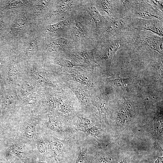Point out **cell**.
I'll return each mask as SVG.
<instances>
[{
	"instance_id": "1",
	"label": "cell",
	"mask_w": 163,
	"mask_h": 163,
	"mask_svg": "<svg viewBox=\"0 0 163 163\" xmlns=\"http://www.w3.org/2000/svg\"><path fill=\"white\" fill-rule=\"evenodd\" d=\"M151 105L142 101L126 100L124 96L114 102L108 112L113 141L128 140L136 136Z\"/></svg>"
},
{
	"instance_id": "2",
	"label": "cell",
	"mask_w": 163,
	"mask_h": 163,
	"mask_svg": "<svg viewBox=\"0 0 163 163\" xmlns=\"http://www.w3.org/2000/svg\"><path fill=\"white\" fill-rule=\"evenodd\" d=\"M163 154L162 104L152 105L139 132L135 136Z\"/></svg>"
},
{
	"instance_id": "3",
	"label": "cell",
	"mask_w": 163,
	"mask_h": 163,
	"mask_svg": "<svg viewBox=\"0 0 163 163\" xmlns=\"http://www.w3.org/2000/svg\"><path fill=\"white\" fill-rule=\"evenodd\" d=\"M126 45L146 51L158 60L163 59V37L150 31L133 29L129 33Z\"/></svg>"
},
{
	"instance_id": "4",
	"label": "cell",
	"mask_w": 163,
	"mask_h": 163,
	"mask_svg": "<svg viewBox=\"0 0 163 163\" xmlns=\"http://www.w3.org/2000/svg\"><path fill=\"white\" fill-rule=\"evenodd\" d=\"M129 32L118 35L105 39L99 46L96 55H94L97 64L108 68L111 65L112 60L117 51L126 45Z\"/></svg>"
},
{
	"instance_id": "5",
	"label": "cell",
	"mask_w": 163,
	"mask_h": 163,
	"mask_svg": "<svg viewBox=\"0 0 163 163\" xmlns=\"http://www.w3.org/2000/svg\"><path fill=\"white\" fill-rule=\"evenodd\" d=\"M75 70L72 73H63L61 74L63 83L70 81L77 82L86 86L92 95L99 91L102 85L101 78L97 75L91 71L81 69Z\"/></svg>"
},
{
	"instance_id": "6",
	"label": "cell",
	"mask_w": 163,
	"mask_h": 163,
	"mask_svg": "<svg viewBox=\"0 0 163 163\" xmlns=\"http://www.w3.org/2000/svg\"><path fill=\"white\" fill-rule=\"evenodd\" d=\"M132 18L129 15L119 19L109 18L101 31L105 39H108L134 29Z\"/></svg>"
},
{
	"instance_id": "7",
	"label": "cell",
	"mask_w": 163,
	"mask_h": 163,
	"mask_svg": "<svg viewBox=\"0 0 163 163\" xmlns=\"http://www.w3.org/2000/svg\"><path fill=\"white\" fill-rule=\"evenodd\" d=\"M132 18L163 20V13L153 8L145 0H134L128 14Z\"/></svg>"
},
{
	"instance_id": "8",
	"label": "cell",
	"mask_w": 163,
	"mask_h": 163,
	"mask_svg": "<svg viewBox=\"0 0 163 163\" xmlns=\"http://www.w3.org/2000/svg\"><path fill=\"white\" fill-rule=\"evenodd\" d=\"M93 104L96 106L99 113L100 123L109 126L107 114L109 111L110 96L107 88L102 86L100 91L92 95Z\"/></svg>"
},
{
	"instance_id": "9",
	"label": "cell",
	"mask_w": 163,
	"mask_h": 163,
	"mask_svg": "<svg viewBox=\"0 0 163 163\" xmlns=\"http://www.w3.org/2000/svg\"><path fill=\"white\" fill-rule=\"evenodd\" d=\"M117 142L118 148L114 163H141V157H142L129 143L124 141Z\"/></svg>"
},
{
	"instance_id": "10",
	"label": "cell",
	"mask_w": 163,
	"mask_h": 163,
	"mask_svg": "<svg viewBox=\"0 0 163 163\" xmlns=\"http://www.w3.org/2000/svg\"><path fill=\"white\" fill-rule=\"evenodd\" d=\"M63 85L72 92L82 107L86 108L92 106V96L91 92L86 86L74 81L64 82Z\"/></svg>"
},
{
	"instance_id": "11",
	"label": "cell",
	"mask_w": 163,
	"mask_h": 163,
	"mask_svg": "<svg viewBox=\"0 0 163 163\" xmlns=\"http://www.w3.org/2000/svg\"><path fill=\"white\" fill-rule=\"evenodd\" d=\"M134 28L139 31H150L163 37V20L155 18L144 19L132 18Z\"/></svg>"
},
{
	"instance_id": "12",
	"label": "cell",
	"mask_w": 163,
	"mask_h": 163,
	"mask_svg": "<svg viewBox=\"0 0 163 163\" xmlns=\"http://www.w3.org/2000/svg\"><path fill=\"white\" fill-rule=\"evenodd\" d=\"M58 92L54 93L57 107L65 114H69L72 111V103L75 100L72 92L68 88L63 85Z\"/></svg>"
},
{
	"instance_id": "13",
	"label": "cell",
	"mask_w": 163,
	"mask_h": 163,
	"mask_svg": "<svg viewBox=\"0 0 163 163\" xmlns=\"http://www.w3.org/2000/svg\"><path fill=\"white\" fill-rule=\"evenodd\" d=\"M95 2V5L98 11L105 12L109 18L119 19L116 9L115 0H96Z\"/></svg>"
},
{
	"instance_id": "14",
	"label": "cell",
	"mask_w": 163,
	"mask_h": 163,
	"mask_svg": "<svg viewBox=\"0 0 163 163\" xmlns=\"http://www.w3.org/2000/svg\"><path fill=\"white\" fill-rule=\"evenodd\" d=\"M132 82L130 77L121 78L119 74L115 73L112 77L106 78L105 82L107 85L113 87L117 92L120 89L126 90Z\"/></svg>"
},
{
	"instance_id": "15",
	"label": "cell",
	"mask_w": 163,
	"mask_h": 163,
	"mask_svg": "<svg viewBox=\"0 0 163 163\" xmlns=\"http://www.w3.org/2000/svg\"><path fill=\"white\" fill-rule=\"evenodd\" d=\"M88 10L95 23L96 31H100L106 24L109 18L102 15L94 5H90L88 7Z\"/></svg>"
},
{
	"instance_id": "16",
	"label": "cell",
	"mask_w": 163,
	"mask_h": 163,
	"mask_svg": "<svg viewBox=\"0 0 163 163\" xmlns=\"http://www.w3.org/2000/svg\"><path fill=\"white\" fill-rule=\"evenodd\" d=\"M70 57L74 61L88 64L94 62L97 64L93 51L86 50L75 51L70 54Z\"/></svg>"
},
{
	"instance_id": "17",
	"label": "cell",
	"mask_w": 163,
	"mask_h": 163,
	"mask_svg": "<svg viewBox=\"0 0 163 163\" xmlns=\"http://www.w3.org/2000/svg\"><path fill=\"white\" fill-rule=\"evenodd\" d=\"M114 146L112 152L98 153L93 158V163H114L116 159L118 148V143L114 142Z\"/></svg>"
},
{
	"instance_id": "18",
	"label": "cell",
	"mask_w": 163,
	"mask_h": 163,
	"mask_svg": "<svg viewBox=\"0 0 163 163\" xmlns=\"http://www.w3.org/2000/svg\"><path fill=\"white\" fill-rule=\"evenodd\" d=\"M50 63L59 66L64 71L63 73H73L75 70L73 69V67L75 66H80L86 68L84 65L74 64L68 59L59 57L55 58L50 61Z\"/></svg>"
},
{
	"instance_id": "19",
	"label": "cell",
	"mask_w": 163,
	"mask_h": 163,
	"mask_svg": "<svg viewBox=\"0 0 163 163\" xmlns=\"http://www.w3.org/2000/svg\"><path fill=\"white\" fill-rule=\"evenodd\" d=\"M134 0H115L116 9L118 18H122L128 15Z\"/></svg>"
},
{
	"instance_id": "20",
	"label": "cell",
	"mask_w": 163,
	"mask_h": 163,
	"mask_svg": "<svg viewBox=\"0 0 163 163\" xmlns=\"http://www.w3.org/2000/svg\"><path fill=\"white\" fill-rule=\"evenodd\" d=\"M8 147L10 153L20 159L25 160L27 158V153L25 149L18 142L15 140L10 141Z\"/></svg>"
},
{
	"instance_id": "21",
	"label": "cell",
	"mask_w": 163,
	"mask_h": 163,
	"mask_svg": "<svg viewBox=\"0 0 163 163\" xmlns=\"http://www.w3.org/2000/svg\"><path fill=\"white\" fill-rule=\"evenodd\" d=\"M68 41L64 38H60L50 41L47 45L46 49L47 52H59L62 51L67 46Z\"/></svg>"
},
{
	"instance_id": "22",
	"label": "cell",
	"mask_w": 163,
	"mask_h": 163,
	"mask_svg": "<svg viewBox=\"0 0 163 163\" xmlns=\"http://www.w3.org/2000/svg\"><path fill=\"white\" fill-rule=\"evenodd\" d=\"M63 147L62 143L59 141H54L50 144V148L55 160L58 163L63 160L62 151Z\"/></svg>"
},
{
	"instance_id": "23",
	"label": "cell",
	"mask_w": 163,
	"mask_h": 163,
	"mask_svg": "<svg viewBox=\"0 0 163 163\" xmlns=\"http://www.w3.org/2000/svg\"><path fill=\"white\" fill-rule=\"evenodd\" d=\"M37 121L30 120L24 125L23 133L25 138L28 140H33L35 136Z\"/></svg>"
},
{
	"instance_id": "24",
	"label": "cell",
	"mask_w": 163,
	"mask_h": 163,
	"mask_svg": "<svg viewBox=\"0 0 163 163\" xmlns=\"http://www.w3.org/2000/svg\"><path fill=\"white\" fill-rule=\"evenodd\" d=\"M75 1L74 0L61 1L57 9L51 13V16L59 15L67 12L74 6Z\"/></svg>"
},
{
	"instance_id": "25",
	"label": "cell",
	"mask_w": 163,
	"mask_h": 163,
	"mask_svg": "<svg viewBox=\"0 0 163 163\" xmlns=\"http://www.w3.org/2000/svg\"><path fill=\"white\" fill-rule=\"evenodd\" d=\"M72 36L78 39L84 38L87 36V32L84 26L80 22L75 20L74 30Z\"/></svg>"
},
{
	"instance_id": "26",
	"label": "cell",
	"mask_w": 163,
	"mask_h": 163,
	"mask_svg": "<svg viewBox=\"0 0 163 163\" xmlns=\"http://www.w3.org/2000/svg\"><path fill=\"white\" fill-rule=\"evenodd\" d=\"M38 39L37 37H35L28 43L25 51V54L27 57L35 54L38 51Z\"/></svg>"
},
{
	"instance_id": "27",
	"label": "cell",
	"mask_w": 163,
	"mask_h": 163,
	"mask_svg": "<svg viewBox=\"0 0 163 163\" xmlns=\"http://www.w3.org/2000/svg\"><path fill=\"white\" fill-rule=\"evenodd\" d=\"M47 125L48 127L51 130L56 132H60L62 129L57 118L53 115L49 114L48 115V121Z\"/></svg>"
},
{
	"instance_id": "28",
	"label": "cell",
	"mask_w": 163,
	"mask_h": 163,
	"mask_svg": "<svg viewBox=\"0 0 163 163\" xmlns=\"http://www.w3.org/2000/svg\"><path fill=\"white\" fill-rule=\"evenodd\" d=\"M77 125L79 130L84 132L94 125L91 120L88 117L84 115L78 117Z\"/></svg>"
},
{
	"instance_id": "29",
	"label": "cell",
	"mask_w": 163,
	"mask_h": 163,
	"mask_svg": "<svg viewBox=\"0 0 163 163\" xmlns=\"http://www.w3.org/2000/svg\"><path fill=\"white\" fill-rule=\"evenodd\" d=\"M69 23V20L67 19L56 24L50 25L48 27V30L52 32L59 31L67 27Z\"/></svg>"
},
{
	"instance_id": "30",
	"label": "cell",
	"mask_w": 163,
	"mask_h": 163,
	"mask_svg": "<svg viewBox=\"0 0 163 163\" xmlns=\"http://www.w3.org/2000/svg\"><path fill=\"white\" fill-rule=\"evenodd\" d=\"M84 132L98 140H100L102 139L101 131L97 126L94 125L88 128Z\"/></svg>"
},
{
	"instance_id": "31",
	"label": "cell",
	"mask_w": 163,
	"mask_h": 163,
	"mask_svg": "<svg viewBox=\"0 0 163 163\" xmlns=\"http://www.w3.org/2000/svg\"><path fill=\"white\" fill-rule=\"evenodd\" d=\"M8 76L9 80L14 82L17 79L18 72L15 62L13 61L9 66L8 71Z\"/></svg>"
},
{
	"instance_id": "32",
	"label": "cell",
	"mask_w": 163,
	"mask_h": 163,
	"mask_svg": "<svg viewBox=\"0 0 163 163\" xmlns=\"http://www.w3.org/2000/svg\"><path fill=\"white\" fill-rule=\"evenodd\" d=\"M50 1H39L35 5L33 10V13L37 15L44 10L50 2Z\"/></svg>"
},
{
	"instance_id": "33",
	"label": "cell",
	"mask_w": 163,
	"mask_h": 163,
	"mask_svg": "<svg viewBox=\"0 0 163 163\" xmlns=\"http://www.w3.org/2000/svg\"><path fill=\"white\" fill-rule=\"evenodd\" d=\"M26 23V21L23 17L17 18L12 27L13 30L18 32L23 29Z\"/></svg>"
},
{
	"instance_id": "34",
	"label": "cell",
	"mask_w": 163,
	"mask_h": 163,
	"mask_svg": "<svg viewBox=\"0 0 163 163\" xmlns=\"http://www.w3.org/2000/svg\"><path fill=\"white\" fill-rule=\"evenodd\" d=\"M47 102L49 107L53 109H55L57 107V102L54 94L49 93L47 95Z\"/></svg>"
},
{
	"instance_id": "35",
	"label": "cell",
	"mask_w": 163,
	"mask_h": 163,
	"mask_svg": "<svg viewBox=\"0 0 163 163\" xmlns=\"http://www.w3.org/2000/svg\"><path fill=\"white\" fill-rule=\"evenodd\" d=\"M145 1L154 8L163 12V0H145Z\"/></svg>"
},
{
	"instance_id": "36",
	"label": "cell",
	"mask_w": 163,
	"mask_h": 163,
	"mask_svg": "<svg viewBox=\"0 0 163 163\" xmlns=\"http://www.w3.org/2000/svg\"><path fill=\"white\" fill-rule=\"evenodd\" d=\"M32 85L27 82H24L22 85L21 88V92L23 95H26L30 93L33 90Z\"/></svg>"
},
{
	"instance_id": "37",
	"label": "cell",
	"mask_w": 163,
	"mask_h": 163,
	"mask_svg": "<svg viewBox=\"0 0 163 163\" xmlns=\"http://www.w3.org/2000/svg\"><path fill=\"white\" fill-rule=\"evenodd\" d=\"M30 1L19 0L13 1L6 5L8 8H16L23 6L27 4Z\"/></svg>"
},
{
	"instance_id": "38",
	"label": "cell",
	"mask_w": 163,
	"mask_h": 163,
	"mask_svg": "<svg viewBox=\"0 0 163 163\" xmlns=\"http://www.w3.org/2000/svg\"><path fill=\"white\" fill-rule=\"evenodd\" d=\"M36 145L38 151L41 154H45L46 147L43 140L41 139H38L37 141Z\"/></svg>"
},
{
	"instance_id": "39",
	"label": "cell",
	"mask_w": 163,
	"mask_h": 163,
	"mask_svg": "<svg viewBox=\"0 0 163 163\" xmlns=\"http://www.w3.org/2000/svg\"><path fill=\"white\" fill-rule=\"evenodd\" d=\"M38 95L34 93L31 94L27 98L26 101L28 104H32L37 103L39 99Z\"/></svg>"
},
{
	"instance_id": "40",
	"label": "cell",
	"mask_w": 163,
	"mask_h": 163,
	"mask_svg": "<svg viewBox=\"0 0 163 163\" xmlns=\"http://www.w3.org/2000/svg\"><path fill=\"white\" fill-rule=\"evenodd\" d=\"M14 97L12 95H10L7 98L6 104L8 106H11L14 103Z\"/></svg>"
},
{
	"instance_id": "41",
	"label": "cell",
	"mask_w": 163,
	"mask_h": 163,
	"mask_svg": "<svg viewBox=\"0 0 163 163\" xmlns=\"http://www.w3.org/2000/svg\"><path fill=\"white\" fill-rule=\"evenodd\" d=\"M154 163H163V156H158Z\"/></svg>"
},
{
	"instance_id": "42",
	"label": "cell",
	"mask_w": 163,
	"mask_h": 163,
	"mask_svg": "<svg viewBox=\"0 0 163 163\" xmlns=\"http://www.w3.org/2000/svg\"><path fill=\"white\" fill-rule=\"evenodd\" d=\"M38 163H48L47 161H40Z\"/></svg>"
},
{
	"instance_id": "43",
	"label": "cell",
	"mask_w": 163,
	"mask_h": 163,
	"mask_svg": "<svg viewBox=\"0 0 163 163\" xmlns=\"http://www.w3.org/2000/svg\"><path fill=\"white\" fill-rule=\"evenodd\" d=\"M1 107L0 105V109H1Z\"/></svg>"
}]
</instances>
